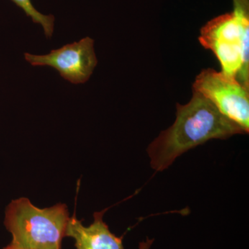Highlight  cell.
I'll return each mask as SVG.
<instances>
[{
    "label": "cell",
    "instance_id": "cell-1",
    "mask_svg": "<svg viewBox=\"0 0 249 249\" xmlns=\"http://www.w3.org/2000/svg\"><path fill=\"white\" fill-rule=\"evenodd\" d=\"M242 134L247 133L239 124L221 114L202 94L193 91L189 102L178 104L176 120L149 145L147 155L152 169L162 172L198 145Z\"/></svg>",
    "mask_w": 249,
    "mask_h": 249
},
{
    "label": "cell",
    "instance_id": "cell-2",
    "mask_svg": "<svg viewBox=\"0 0 249 249\" xmlns=\"http://www.w3.org/2000/svg\"><path fill=\"white\" fill-rule=\"evenodd\" d=\"M70 218L66 205L39 209L27 198L15 199L5 214V226L12 235L9 245L20 249H60Z\"/></svg>",
    "mask_w": 249,
    "mask_h": 249
},
{
    "label": "cell",
    "instance_id": "cell-3",
    "mask_svg": "<svg viewBox=\"0 0 249 249\" xmlns=\"http://www.w3.org/2000/svg\"><path fill=\"white\" fill-rule=\"evenodd\" d=\"M199 40L217 57L222 71L249 89V39L232 13L221 15L201 28Z\"/></svg>",
    "mask_w": 249,
    "mask_h": 249
},
{
    "label": "cell",
    "instance_id": "cell-4",
    "mask_svg": "<svg viewBox=\"0 0 249 249\" xmlns=\"http://www.w3.org/2000/svg\"><path fill=\"white\" fill-rule=\"evenodd\" d=\"M193 91L208 98L221 114L249 133V89L235 77L206 69L196 77Z\"/></svg>",
    "mask_w": 249,
    "mask_h": 249
},
{
    "label": "cell",
    "instance_id": "cell-5",
    "mask_svg": "<svg viewBox=\"0 0 249 249\" xmlns=\"http://www.w3.org/2000/svg\"><path fill=\"white\" fill-rule=\"evenodd\" d=\"M24 57L31 66L55 69L62 78L74 85L88 82L98 64L94 40L89 37L53 49L45 55L25 53Z\"/></svg>",
    "mask_w": 249,
    "mask_h": 249
},
{
    "label": "cell",
    "instance_id": "cell-6",
    "mask_svg": "<svg viewBox=\"0 0 249 249\" xmlns=\"http://www.w3.org/2000/svg\"><path fill=\"white\" fill-rule=\"evenodd\" d=\"M103 212L95 213L94 220L89 227H85L75 217H70L65 237L74 239L77 249H124L122 237L111 232L103 219Z\"/></svg>",
    "mask_w": 249,
    "mask_h": 249
},
{
    "label": "cell",
    "instance_id": "cell-7",
    "mask_svg": "<svg viewBox=\"0 0 249 249\" xmlns=\"http://www.w3.org/2000/svg\"><path fill=\"white\" fill-rule=\"evenodd\" d=\"M15 4L24 11L28 17L32 19L33 22L40 24L43 29L47 38H52L54 31L55 18L52 15H44L39 12L34 7L31 0H11Z\"/></svg>",
    "mask_w": 249,
    "mask_h": 249
},
{
    "label": "cell",
    "instance_id": "cell-8",
    "mask_svg": "<svg viewBox=\"0 0 249 249\" xmlns=\"http://www.w3.org/2000/svg\"><path fill=\"white\" fill-rule=\"evenodd\" d=\"M154 240H150L147 238L145 242H142L139 245V249H149L151 247L152 244L153 243Z\"/></svg>",
    "mask_w": 249,
    "mask_h": 249
},
{
    "label": "cell",
    "instance_id": "cell-9",
    "mask_svg": "<svg viewBox=\"0 0 249 249\" xmlns=\"http://www.w3.org/2000/svg\"><path fill=\"white\" fill-rule=\"evenodd\" d=\"M4 249H18L16 248V247H12V246L9 245L7 246V247H5Z\"/></svg>",
    "mask_w": 249,
    "mask_h": 249
}]
</instances>
